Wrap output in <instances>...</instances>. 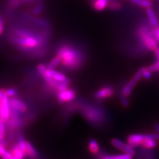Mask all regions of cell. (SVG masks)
I'll list each match as a JSON object with an SVG mask.
<instances>
[{
  "label": "cell",
  "instance_id": "33",
  "mask_svg": "<svg viewBox=\"0 0 159 159\" xmlns=\"http://www.w3.org/2000/svg\"><path fill=\"white\" fill-rule=\"evenodd\" d=\"M154 129H155V131L159 134V123H155L154 124Z\"/></svg>",
  "mask_w": 159,
  "mask_h": 159
},
{
  "label": "cell",
  "instance_id": "19",
  "mask_svg": "<svg viewBox=\"0 0 159 159\" xmlns=\"http://www.w3.org/2000/svg\"><path fill=\"white\" fill-rule=\"evenodd\" d=\"M11 152L12 156L17 159H24L25 157H27L25 154L20 149L17 144L12 147V148L11 149Z\"/></svg>",
  "mask_w": 159,
  "mask_h": 159
},
{
  "label": "cell",
  "instance_id": "14",
  "mask_svg": "<svg viewBox=\"0 0 159 159\" xmlns=\"http://www.w3.org/2000/svg\"><path fill=\"white\" fill-rule=\"evenodd\" d=\"M138 82H139L137 80H136L133 77L130 80H129L125 84V85L123 87L121 93H123L125 96L129 98V96L131 95V93H132V92L133 91L134 88H135V87L136 86Z\"/></svg>",
  "mask_w": 159,
  "mask_h": 159
},
{
  "label": "cell",
  "instance_id": "6",
  "mask_svg": "<svg viewBox=\"0 0 159 159\" xmlns=\"http://www.w3.org/2000/svg\"><path fill=\"white\" fill-rule=\"evenodd\" d=\"M115 93V88L110 85L101 87L93 93V98L98 102H101L111 98Z\"/></svg>",
  "mask_w": 159,
  "mask_h": 159
},
{
  "label": "cell",
  "instance_id": "31",
  "mask_svg": "<svg viewBox=\"0 0 159 159\" xmlns=\"http://www.w3.org/2000/svg\"><path fill=\"white\" fill-rule=\"evenodd\" d=\"M4 31V23L2 18L0 17V35H2Z\"/></svg>",
  "mask_w": 159,
  "mask_h": 159
},
{
  "label": "cell",
  "instance_id": "3",
  "mask_svg": "<svg viewBox=\"0 0 159 159\" xmlns=\"http://www.w3.org/2000/svg\"><path fill=\"white\" fill-rule=\"evenodd\" d=\"M138 37L139 41L143 44V47L148 51H154L158 47V43L154 37L152 31H150V29L145 26H143L139 29Z\"/></svg>",
  "mask_w": 159,
  "mask_h": 159
},
{
  "label": "cell",
  "instance_id": "17",
  "mask_svg": "<svg viewBox=\"0 0 159 159\" xmlns=\"http://www.w3.org/2000/svg\"><path fill=\"white\" fill-rule=\"evenodd\" d=\"M109 0H93L92 7L97 11H102L107 8Z\"/></svg>",
  "mask_w": 159,
  "mask_h": 159
},
{
  "label": "cell",
  "instance_id": "38",
  "mask_svg": "<svg viewBox=\"0 0 159 159\" xmlns=\"http://www.w3.org/2000/svg\"><path fill=\"white\" fill-rule=\"evenodd\" d=\"M109 1H113V0H109Z\"/></svg>",
  "mask_w": 159,
  "mask_h": 159
},
{
  "label": "cell",
  "instance_id": "24",
  "mask_svg": "<svg viewBox=\"0 0 159 159\" xmlns=\"http://www.w3.org/2000/svg\"><path fill=\"white\" fill-rule=\"evenodd\" d=\"M17 145L20 148V149L26 155V140L24 139L22 135H19L18 136Z\"/></svg>",
  "mask_w": 159,
  "mask_h": 159
},
{
  "label": "cell",
  "instance_id": "8",
  "mask_svg": "<svg viewBox=\"0 0 159 159\" xmlns=\"http://www.w3.org/2000/svg\"><path fill=\"white\" fill-rule=\"evenodd\" d=\"M11 114V106L9 103V98L6 95L0 101V120L6 123L8 121Z\"/></svg>",
  "mask_w": 159,
  "mask_h": 159
},
{
  "label": "cell",
  "instance_id": "15",
  "mask_svg": "<svg viewBox=\"0 0 159 159\" xmlns=\"http://www.w3.org/2000/svg\"><path fill=\"white\" fill-rule=\"evenodd\" d=\"M88 148L89 152L95 157H96L102 151L100 145L95 139H89L88 143Z\"/></svg>",
  "mask_w": 159,
  "mask_h": 159
},
{
  "label": "cell",
  "instance_id": "1",
  "mask_svg": "<svg viewBox=\"0 0 159 159\" xmlns=\"http://www.w3.org/2000/svg\"><path fill=\"white\" fill-rule=\"evenodd\" d=\"M64 114L70 117L78 113L89 125L98 129L106 128L111 122V115L99 102H92L84 98H76L66 104Z\"/></svg>",
  "mask_w": 159,
  "mask_h": 159
},
{
  "label": "cell",
  "instance_id": "12",
  "mask_svg": "<svg viewBox=\"0 0 159 159\" xmlns=\"http://www.w3.org/2000/svg\"><path fill=\"white\" fill-rule=\"evenodd\" d=\"M9 103L11 108L16 109L20 113H25L27 111V106L21 99L16 97L9 99Z\"/></svg>",
  "mask_w": 159,
  "mask_h": 159
},
{
  "label": "cell",
  "instance_id": "21",
  "mask_svg": "<svg viewBox=\"0 0 159 159\" xmlns=\"http://www.w3.org/2000/svg\"><path fill=\"white\" fill-rule=\"evenodd\" d=\"M133 3L135 4L136 6L144 8H150L152 7V3L151 2L147 1V0H129Z\"/></svg>",
  "mask_w": 159,
  "mask_h": 159
},
{
  "label": "cell",
  "instance_id": "34",
  "mask_svg": "<svg viewBox=\"0 0 159 159\" xmlns=\"http://www.w3.org/2000/svg\"><path fill=\"white\" fill-rule=\"evenodd\" d=\"M5 96V89L0 88V101L2 100V99Z\"/></svg>",
  "mask_w": 159,
  "mask_h": 159
},
{
  "label": "cell",
  "instance_id": "30",
  "mask_svg": "<svg viewBox=\"0 0 159 159\" xmlns=\"http://www.w3.org/2000/svg\"><path fill=\"white\" fill-rule=\"evenodd\" d=\"M152 33L158 43H159V26L156 28H154V29L152 30Z\"/></svg>",
  "mask_w": 159,
  "mask_h": 159
},
{
  "label": "cell",
  "instance_id": "16",
  "mask_svg": "<svg viewBox=\"0 0 159 159\" xmlns=\"http://www.w3.org/2000/svg\"><path fill=\"white\" fill-rule=\"evenodd\" d=\"M147 16L148 17V22L150 23L152 27L153 28H156L159 26V23H158V20L157 19V17L156 16V14L154 11V10L150 7V8H147Z\"/></svg>",
  "mask_w": 159,
  "mask_h": 159
},
{
  "label": "cell",
  "instance_id": "28",
  "mask_svg": "<svg viewBox=\"0 0 159 159\" xmlns=\"http://www.w3.org/2000/svg\"><path fill=\"white\" fill-rule=\"evenodd\" d=\"M119 97H120V102H121V106L124 107H126V108L129 107V105H130V102H129V98L125 96L121 93H120V96H119Z\"/></svg>",
  "mask_w": 159,
  "mask_h": 159
},
{
  "label": "cell",
  "instance_id": "32",
  "mask_svg": "<svg viewBox=\"0 0 159 159\" xmlns=\"http://www.w3.org/2000/svg\"><path fill=\"white\" fill-rule=\"evenodd\" d=\"M155 52V57L157 59V61H159V47H157V48L154 51Z\"/></svg>",
  "mask_w": 159,
  "mask_h": 159
},
{
  "label": "cell",
  "instance_id": "25",
  "mask_svg": "<svg viewBox=\"0 0 159 159\" xmlns=\"http://www.w3.org/2000/svg\"><path fill=\"white\" fill-rule=\"evenodd\" d=\"M12 157L11 151L6 149V147L0 145V157L2 159H9Z\"/></svg>",
  "mask_w": 159,
  "mask_h": 159
},
{
  "label": "cell",
  "instance_id": "29",
  "mask_svg": "<svg viewBox=\"0 0 159 159\" xmlns=\"http://www.w3.org/2000/svg\"><path fill=\"white\" fill-rule=\"evenodd\" d=\"M152 76V72L148 68V67H143V78L147 80H150Z\"/></svg>",
  "mask_w": 159,
  "mask_h": 159
},
{
  "label": "cell",
  "instance_id": "36",
  "mask_svg": "<svg viewBox=\"0 0 159 159\" xmlns=\"http://www.w3.org/2000/svg\"><path fill=\"white\" fill-rule=\"evenodd\" d=\"M9 159H17V158H15V157H13V156L11 157V158H9Z\"/></svg>",
  "mask_w": 159,
  "mask_h": 159
},
{
  "label": "cell",
  "instance_id": "4",
  "mask_svg": "<svg viewBox=\"0 0 159 159\" xmlns=\"http://www.w3.org/2000/svg\"><path fill=\"white\" fill-rule=\"evenodd\" d=\"M42 39L36 34L31 33H21L17 39V43L23 48L31 50L41 46Z\"/></svg>",
  "mask_w": 159,
  "mask_h": 159
},
{
  "label": "cell",
  "instance_id": "35",
  "mask_svg": "<svg viewBox=\"0 0 159 159\" xmlns=\"http://www.w3.org/2000/svg\"><path fill=\"white\" fill-rule=\"evenodd\" d=\"M41 11H42V7H41V6H39L34 9V13H39Z\"/></svg>",
  "mask_w": 159,
  "mask_h": 159
},
{
  "label": "cell",
  "instance_id": "18",
  "mask_svg": "<svg viewBox=\"0 0 159 159\" xmlns=\"http://www.w3.org/2000/svg\"><path fill=\"white\" fill-rule=\"evenodd\" d=\"M26 155L31 159H37L38 158V152L31 142L26 140Z\"/></svg>",
  "mask_w": 159,
  "mask_h": 159
},
{
  "label": "cell",
  "instance_id": "37",
  "mask_svg": "<svg viewBox=\"0 0 159 159\" xmlns=\"http://www.w3.org/2000/svg\"><path fill=\"white\" fill-rule=\"evenodd\" d=\"M147 1H149V2H152L153 1V0H147Z\"/></svg>",
  "mask_w": 159,
  "mask_h": 159
},
{
  "label": "cell",
  "instance_id": "20",
  "mask_svg": "<svg viewBox=\"0 0 159 159\" xmlns=\"http://www.w3.org/2000/svg\"><path fill=\"white\" fill-rule=\"evenodd\" d=\"M157 142L155 139L145 137L141 147L147 149H154L157 146Z\"/></svg>",
  "mask_w": 159,
  "mask_h": 159
},
{
  "label": "cell",
  "instance_id": "2",
  "mask_svg": "<svg viewBox=\"0 0 159 159\" xmlns=\"http://www.w3.org/2000/svg\"><path fill=\"white\" fill-rule=\"evenodd\" d=\"M56 55L61 59L62 65L70 71L79 69L84 63L82 54L71 44H64L60 47Z\"/></svg>",
  "mask_w": 159,
  "mask_h": 159
},
{
  "label": "cell",
  "instance_id": "13",
  "mask_svg": "<svg viewBox=\"0 0 159 159\" xmlns=\"http://www.w3.org/2000/svg\"><path fill=\"white\" fill-rule=\"evenodd\" d=\"M136 159H157L155 152L153 149H147L142 147L139 149L136 155Z\"/></svg>",
  "mask_w": 159,
  "mask_h": 159
},
{
  "label": "cell",
  "instance_id": "10",
  "mask_svg": "<svg viewBox=\"0 0 159 159\" xmlns=\"http://www.w3.org/2000/svg\"><path fill=\"white\" fill-rule=\"evenodd\" d=\"M43 78L49 77L54 80L58 82H71L70 79L67 78V77L64 74L61 72L54 70V69H48L47 68L45 71L41 74Z\"/></svg>",
  "mask_w": 159,
  "mask_h": 159
},
{
  "label": "cell",
  "instance_id": "39",
  "mask_svg": "<svg viewBox=\"0 0 159 159\" xmlns=\"http://www.w3.org/2000/svg\"></svg>",
  "mask_w": 159,
  "mask_h": 159
},
{
  "label": "cell",
  "instance_id": "26",
  "mask_svg": "<svg viewBox=\"0 0 159 159\" xmlns=\"http://www.w3.org/2000/svg\"><path fill=\"white\" fill-rule=\"evenodd\" d=\"M60 64H61V59H60V58L57 55H56L48 64L47 68L48 69H54L57 68Z\"/></svg>",
  "mask_w": 159,
  "mask_h": 159
},
{
  "label": "cell",
  "instance_id": "11",
  "mask_svg": "<svg viewBox=\"0 0 159 159\" xmlns=\"http://www.w3.org/2000/svg\"><path fill=\"white\" fill-rule=\"evenodd\" d=\"M145 139V134L140 133H132L127 138V143L134 148L141 147L142 143Z\"/></svg>",
  "mask_w": 159,
  "mask_h": 159
},
{
  "label": "cell",
  "instance_id": "5",
  "mask_svg": "<svg viewBox=\"0 0 159 159\" xmlns=\"http://www.w3.org/2000/svg\"><path fill=\"white\" fill-rule=\"evenodd\" d=\"M77 92L75 89L68 88L57 93V101L60 104L68 103L76 98Z\"/></svg>",
  "mask_w": 159,
  "mask_h": 159
},
{
  "label": "cell",
  "instance_id": "7",
  "mask_svg": "<svg viewBox=\"0 0 159 159\" xmlns=\"http://www.w3.org/2000/svg\"><path fill=\"white\" fill-rule=\"evenodd\" d=\"M21 113L16 110V109L11 108V114L8 121L6 123L7 127L11 130H16V129L21 127L22 125L21 120Z\"/></svg>",
  "mask_w": 159,
  "mask_h": 159
},
{
  "label": "cell",
  "instance_id": "27",
  "mask_svg": "<svg viewBox=\"0 0 159 159\" xmlns=\"http://www.w3.org/2000/svg\"><path fill=\"white\" fill-rule=\"evenodd\" d=\"M17 94V91L16 89L13 88H9L7 89H5V95L9 99L15 98Z\"/></svg>",
  "mask_w": 159,
  "mask_h": 159
},
{
  "label": "cell",
  "instance_id": "22",
  "mask_svg": "<svg viewBox=\"0 0 159 159\" xmlns=\"http://www.w3.org/2000/svg\"><path fill=\"white\" fill-rule=\"evenodd\" d=\"M133 156L129 155V154H120V155H111L108 154V155L104 158L103 159H133Z\"/></svg>",
  "mask_w": 159,
  "mask_h": 159
},
{
  "label": "cell",
  "instance_id": "9",
  "mask_svg": "<svg viewBox=\"0 0 159 159\" xmlns=\"http://www.w3.org/2000/svg\"><path fill=\"white\" fill-rule=\"evenodd\" d=\"M111 144L113 147L116 148L118 150L121 151L123 153L129 154L133 156H135L136 154L135 148H133L127 143H124L123 141H121L120 139L117 138H113L111 140Z\"/></svg>",
  "mask_w": 159,
  "mask_h": 159
},
{
  "label": "cell",
  "instance_id": "23",
  "mask_svg": "<svg viewBox=\"0 0 159 159\" xmlns=\"http://www.w3.org/2000/svg\"><path fill=\"white\" fill-rule=\"evenodd\" d=\"M122 7V4L120 2L117 1V0H113V1H109L107 8L112 11H118L120 10Z\"/></svg>",
  "mask_w": 159,
  "mask_h": 159
}]
</instances>
